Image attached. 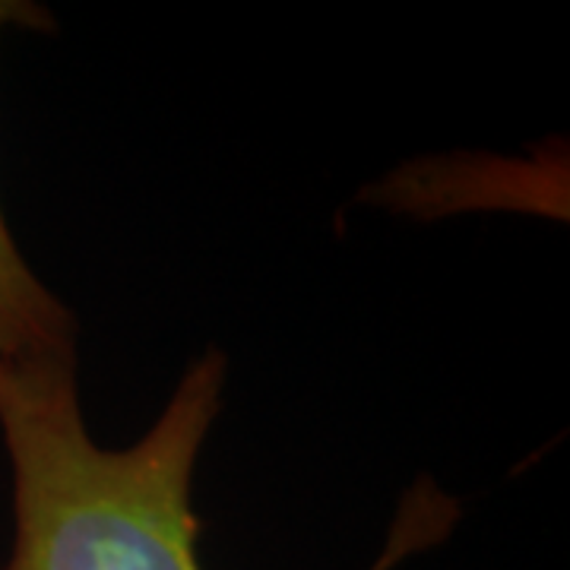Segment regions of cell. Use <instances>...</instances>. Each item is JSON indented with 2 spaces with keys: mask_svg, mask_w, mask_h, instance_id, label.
Returning <instances> with one entry per match:
<instances>
[{
  "mask_svg": "<svg viewBox=\"0 0 570 570\" xmlns=\"http://www.w3.org/2000/svg\"><path fill=\"white\" fill-rule=\"evenodd\" d=\"M225 374V355L209 348L140 441L99 448L82 419L77 358L0 362L17 520L7 570H204L190 482Z\"/></svg>",
  "mask_w": 570,
  "mask_h": 570,
  "instance_id": "1",
  "label": "cell"
},
{
  "mask_svg": "<svg viewBox=\"0 0 570 570\" xmlns=\"http://www.w3.org/2000/svg\"><path fill=\"white\" fill-rule=\"evenodd\" d=\"M48 29L45 7L26 0H0V29ZM77 358V317L29 269L0 209V362Z\"/></svg>",
  "mask_w": 570,
  "mask_h": 570,
  "instance_id": "2",
  "label": "cell"
}]
</instances>
